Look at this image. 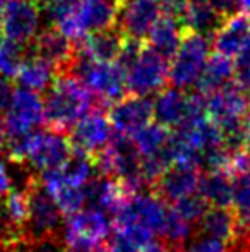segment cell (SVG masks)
<instances>
[{"instance_id":"ba28073f","label":"cell","mask_w":250,"mask_h":252,"mask_svg":"<svg viewBox=\"0 0 250 252\" xmlns=\"http://www.w3.org/2000/svg\"><path fill=\"white\" fill-rule=\"evenodd\" d=\"M93 161L100 175L122 180L136 192L144 190L147 186L140 170L139 153L129 136L115 132L110 143L93 156Z\"/></svg>"},{"instance_id":"cb8c5ba5","label":"cell","mask_w":250,"mask_h":252,"mask_svg":"<svg viewBox=\"0 0 250 252\" xmlns=\"http://www.w3.org/2000/svg\"><path fill=\"white\" fill-rule=\"evenodd\" d=\"M55 77H57V70L47 60L31 53V55L24 57L14 79H17L21 88L36 91V93H43V91H47L50 88Z\"/></svg>"},{"instance_id":"603a6c76","label":"cell","mask_w":250,"mask_h":252,"mask_svg":"<svg viewBox=\"0 0 250 252\" xmlns=\"http://www.w3.org/2000/svg\"><path fill=\"white\" fill-rule=\"evenodd\" d=\"M224 17L216 10L211 0H187L184 12L180 14V21L185 31L200 33L211 36Z\"/></svg>"},{"instance_id":"e575fe53","label":"cell","mask_w":250,"mask_h":252,"mask_svg":"<svg viewBox=\"0 0 250 252\" xmlns=\"http://www.w3.org/2000/svg\"><path fill=\"white\" fill-rule=\"evenodd\" d=\"M240 148L250 156V115L245 119L244 130H242V139H240Z\"/></svg>"},{"instance_id":"f1b7e54d","label":"cell","mask_w":250,"mask_h":252,"mask_svg":"<svg viewBox=\"0 0 250 252\" xmlns=\"http://www.w3.org/2000/svg\"><path fill=\"white\" fill-rule=\"evenodd\" d=\"M175 211L180 216H184L185 220H189L190 223L197 225V221L200 220V216L204 215V211L207 209V202L204 201V197L199 192L190 194V196L184 197V199H178L177 202L170 204Z\"/></svg>"},{"instance_id":"d4e9b609","label":"cell","mask_w":250,"mask_h":252,"mask_svg":"<svg viewBox=\"0 0 250 252\" xmlns=\"http://www.w3.org/2000/svg\"><path fill=\"white\" fill-rule=\"evenodd\" d=\"M233 79H235V60L226 55H221V53L214 52L207 59L195 88L199 93L207 94L220 90L221 86H224V84H228Z\"/></svg>"},{"instance_id":"277c9868","label":"cell","mask_w":250,"mask_h":252,"mask_svg":"<svg viewBox=\"0 0 250 252\" xmlns=\"http://www.w3.org/2000/svg\"><path fill=\"white\" fill-rule=\"evenodd\" d=\"M118 62L125 70L127 91L132 94L149 96L168 83V60L139 40L127 38Z\"/></svg>"},{"instance_id":"f546056e","label":"cell","mask_w":250,"mask_h":252,"mask_svg":"<svg viewBox=\"0 0 250 252\" xmlns=\"http://www.w3.org/2000/svg\"><path fill=\"white\" fill-rule=\"evenodd\" d=\"M178 252H233L228 244L221 240L211 239L206 235H199L195 239H190L178 249Z\"/></svg>"},{"instance_id":"4316f807","label":"cell","mask_w":250,"mask_h":252,"mask_svg":"<svg viewBox=\"0 0 250 252\" xmlns=\"http://www.w3.org/2000/svg\"><path fill=\"white\" fill-rule=\"evenodd\" d=\"M230 208L242 228H250V168L233 177Z\"/></svg>"},{"instance_id":"d590c367","label":"cell","mask_w":250,"mask_h":252,"mask_svg":"<svg viewBox=\"0 0 250 252\" xmlns=\"http://www.w3.org/2000/svg\"><path fill=\"white\" fill-rule=\"evenodd\" d=\"M7 141V130H5V122H3V115L0 113V150L5 146Z\"/></svg>"},{"instance_id":"f35d334b","label":"cell","mask_w":250,"mask_h":252,"mask_svg":"<svg viewBox=\"0 0 250 252\" xmlns=\"http://www.w3.org/2000/svg\"><path fill=\"white\" fill-rule=\"evenodd\" d=\"M245 252H250V228L247 230V235H245Z\"/></svg>"},{"instance_id":"60d3db41","label":"cell","mask_w":250,"mask_h":252,"mask_svg":"<svg viewBox=\"0 0 250 252\" xmlns=\"http://www.w3.org/2000/svg\"><path fill=\"white\" fill-rule=\"evenodd\" d=\"M122 2H124V0H122Z\"/></svg>"},{"instance_id":"7c38bea8","label":"cell","mask_w":250,"mask_h":252,"mask_svg":"<svg viewBox=\"0 0 250 252\" xmlns=\"http://www.w3.org/2000/svg\"><path fill=\"white\" fill-rule=\"evenodd\" d=\"M3 122L7 139L24 137L34 132L45 122V108L40 93L26 88L14 90L9 105L3 110Z\"/></svg>"},{"instance_id":"4fadbf2b","label":"cell","mask_w":250,"mask_h":252,"mask_svg":"<svg viewBox=\"0 0 250 252\" xmlns=\"http://www.w3.org/2000/svg\"><path fill=\"white\" fill-rule=\"evenodd\" d=\"M70 143L76 151L94 156L107 146L113 137V127L105 113L103 106L91 108L79 119V122L70 129Z\"/></svg>"},{"instance_id":"ab89813d","label":"cell","mask_w":250,"mask_h":252,"mask_svg":"<svg viewBox=\"0 0 250 252\" xmlns=\"http://www.w3.org/2000/svg\"><path fill=\"white\" fill-rule=\"evenodd\" d=\"M249 108H250V90H249Z\"/></svg>"},{"instance_id":"ac0fdd59","label":"cell","mask_w":250,"mask_h":252,"mask_svg":"<svg viewBox=\"0 0 250 252\" xmlns=\"http://www.w3.org/2000/svg\"><path fill=\"white\" fill-rule=\"evenodd\" d=\"M125 41V34L118 30V26L91 31L79 41H76V55L93 62H111L118 60Z\"/></svg>"},{"instance_id":"74e56055","label":"cell","mask_w":250,"mask_h":252,"mask_svg":"<svg viewBox=\"0 0 250 252\" xmlns=\"http://www.w3.org/2000/svg\"><path fill=\"white\" fill-rule=\"evenodd\" d=\"M86 252H113V249H111V246L110 244H100V246H96V247H93V249H89V251H86Z\"/></svg>"},{"instance_id":"8d00e7d4","label":"cell","mask_w":250,"mask_h":252,"mask_svg":"<svg viewBox=\"0 0 250 252\" xmlns=\"http://www.w3.org/2000/svg\"><path fill=\"white\" fill-rule=\"evenodd\" d=\"M238 12L250 17V0H238Z\"/></svg>"},{"instance_id":"d6a6232c","label":"cell","mask_w":250,"mask_h":252,"mask_svg":"<svg viewBox=\"0 0 250 252\" xmlns=\"http://www.w3.org/2000/svg\"><path fill=\"white\" fill-rule=\"evenodd\" d=\"M12 189V177H10L9 166L0 158V199Z\"/></svg>"},{"instance_id":"2e32d148","label":"cell","mask_w":250,"mask_h":252,"mask_svg":"<svg viewBox=\"0 0 250 252\" xmlns=\"http://www.w3.org/2000/svg\"><path fill=\"white\" fill-rule=\"evenodd\" d=\"M161 14L158 0H124L117 26L125 38L142 41Z\"/></svg>"},{"instance_id":"3957f363","label":"cell","mask_w":250,"mask_h":252,"mask_svg":"<svg viewBox=\"0 0 250 252\" xmlns=\"http://www.w3.org/2000/svg\"><path fill=\"white\" fill-rule=\"evenodd\" d=\"M43 100L45 122L50 129L69 132L79 119L93 108V96L70 72L57 74Z\"/></svg>"},{"instance_id":"4dcf8cb0","label":"cell","mask_w":250,"mask_h":252,"mask_svg":"<svg viewBox=\"0 0 250 252\" xmlns=\"http://www.w3.org/2000/svg\"><path fill=\"white\" fill-rule=\"evenodd\" d=\"M12 94H14V86L10 83V79L0 76V113H3V110L7 108Z\"/></svg>"},{"instance_id":"83f0119b","label":"cell","mask_w":250,"mask_h":252,"mask_svg":"<svg viewBox=\"0 0 250 252\" xmlns=\"http://www.w3.org/2000/svg\"><path fill=\"white\" fill-rule=\"evenodd\" d=\"M24 57V47L16 41L5 40L0 45V76L7 79H14L23 63Z\"/></svg>"},{"instance_id":"7402d4cb","label":"cell","mask_w":250,"mask_h":252,"mask_svg":"<svg viewBox=\"0 0 250 252\" xmlns=\"http://www.w3.org/2000/svg\"><path fill=\"white\" fill-rule=\"evenodd\" d=\"M185 28L182 24V21L177 16L171 14H161L158 17V21L153 24L151 31L147 33V47L151 50H154L158 55H161L163 59L170 60V57L173 55L175 50L180 45L182 38H184Z\"/></svg>"},{"instance_id":"9c48e42d","label":"cell","mask_w":250,"mask_h":252,"mask_svg":"<svg viewBox=\"0 0 250 252\" xmlns=\"http://www.w3.org/2000/svg\"><path fill=\"white\" fill-rule=\"evenodd\" d=\"M211 55V38L185 31L180 45L168 60V81L171 86L189 90L195 88L207 59Z\"/></svg>"},{"instance_id":"484cf974","label":"cell","mask_w":250,"mask_h":252,"mask_svg":"<svg viewBox=\"0 0 250 252\" xmlns=\"http://www.w3.org/2000/svg\"><path fill=\"white\" fill-rule=\"evenodd\" d=\"M231 190H233V179L221 170H207L200 177L199 194L204 197L207 206L230 208Z\"/></svg>"},{"instance_id":"52a82bcc","label":"cell","mask_w":250,"mask_h":252,"mask_svg":"<svg viewBox=\"0 0 250 252\" xmlns=\"http://www.w3.org/2000/svg\"><path fill=\"white\" fill-rule=\"evenodd\" d=\"M69 72L86 86L91 96L96 98L98 106H110L127 93L125 70L118 60L93 62L74 55Z\"/></svg>"},{"instance_id":"6da1fadb","label":"cell","mask_w":250,"mask_h":252,"mask_svg":"<svg viewBox=\"0 0 250 252\" xmlns=\"http://www.w3.org/2000/svg\"><path fill=\"white\" fill-rule=\"evenodd\" d=\"M94 177H96V166L93 156L74 150L65 165L43 172L38 180L62 215H70L87 204L89 184L93 182Z\"/></svg>"},{"instance_id":"7a4b0ae2","label":"cell","mask_w":250,"mask_h":252,"mask_svg":"<svg viewBox=\"0 0 250 252\" xmlns=\"http://www.w3.org/2000/svg\"><path fill=\"white\" fill-rule=\"evenodd\" d=\"M7 156L12 163L29 165L34 172H48L60 168L74 153L70 137L60 130H34L24 137L7 139Z\"/></svg>"},{"instance_id":"8992f818","label":"cell","mask_w":250,"mask_h":252,"mask_svg":"<svg viewBox=\"0 0 250 252\" xmlns=\"http://www.w3.org/2000/svg\"><path fill=\"white\" fill-rule=\"evenodd\" d=\"M111 235V216L93 204L65 215L62 247L65 252H86L105 244Z\"/></svg>"},{"instance_id":"9a60e30c","label":"cell","mask_w":250,"mask_h":252,"mask_svg":"<svg viewBox=\"0 0 250 252\" xmlns=\"http://www.w3.org/2000/svg\"><path fill=\"white\" fill-rule=\"evenodd\" d=\"M108 119L117 134L132 137L146 124L153 122V101L147 96L130 94L110 105Z\"/></svg>"},{"instance_id":"5bb4252c","label":"cell","mask_w":250,"mask_h":252,"mask_svg":"<svg viewBox=\"0 0 250 252\" xmlns=\"http://www.w3.org/2000/svg\"><path fill=\"white\" fill-rule=\"evenodd\" d=\"M29 218H28V239L40 240L55 237L62 223V213L57 208L47 190L41 187L40 180L29 182Z\"/></svg>"},{"instance_id":"5b68a950","label":"cell","mask_w":250,"mask_h":252,"mask_svg":"<svg viewBox=\"0 0 250 252\" xmlns=\"http://www.w3.org/2000/svg\"><path fill=\"white\" fill-rule=\"evenodd\" d=\"M204 100L206 115L221 129L228 146L240 148L242 130L250 110L247 90L233 79L220 90L204 94Z\"/></svg>"},{"instance_id":"8fae6325","label":"cell","mask_w":250,"mask_h":252,"mask_svg":"<svg viewBox=\"0 0 250 252\" xmlns=\"http://www.w3.org/2000/svg\"><path fill=\"white\" fill-rule=\"evenodd\" d=\"M41 7L38 0H3L0 7V30L5 40L31 45L41 30Z\"/></svg>"},{"instance_id":"ffe728a7","label":"cell","mask_w":250,"mask_h":252,"mask_svg":"<svg viewBox=\"0 0 250 252\" xmlns=\"http://www.w3.org/2000/svg\"><path fill=\"white\" fill-rule=\"evenodd\" d=\"M250 36V17L242 12L224 17L218 30L211 34V47L216 53L235 59Z\"/></svg>"},{"instance_id":"836d02e7","label":"cell","mask_w":250,"mask_h":252,"mask_svg":"<svg viewBox=\"0 0 250 252\" xmlns=\"http://www.w3.org/2000/svg\"><path fill=\"white\" fill-rule=\"evenodd\" d=\"M211 3L216 7V10L223 17L238 12V0H211Z\"/></svg>"},{"instance_id":"44dd1931","label":"cell","mask_w":250,"mask_h":252,"mask_svg":"<svg viewBox=\"0 0 250 252\" xmlns=\"http://www.w3.org/2000/svg\"><path fill=\"white\" fill-rule=\"evenodd\" d=\"M197 228L200 235L221 240L228 246H233L244 235L245 230H249L242 228L231 208H221V206H207L204 215L197 221Z\"/></svg>"},{"instance_id":"d6986e66","label":"cell","mask_w":250,"mask_h":252,"mask_svg":"<svg viewBox=\"0 0 250 252\" xmlns=\"http://www.w3.org/2000/svg\"><path fill=\"white\" fill-rule=\"evenodd\" d=\"M31 45H33L34 55L47 60L57 70V74L69 72L76 55V47H74V41H70L57 28L50 26L43 31L40 30Z\"/></svg>"},{"instance_id":"1f68e13d","label":"cell","mask_w":250,"mask_h":252,"mask_svg":"<svg viewBox=\"0 0 250 252\" xmlns=\"http://www.w3.org/2000/svg\"><path fill=\"white\" fill-rule=\"evenodd\" d=\"M158 3H160L161 10H163L165 14H171V16L180 17V14L184 12V9H185L187 0H158Z\"/></svg>"},{"instance_id":"30bf717a","label":"cell","mask_w":250,"mask_h":252,"mask_svg":"<svg viewBox=\"0 0 250 252\" xmlns=\"http://www.w3.org/2000/svg\"><path fill=\"white\" fill-rule=\"evenodd\" d=\"M202 115H206V100L199 91L187 93V90L173 86L170 90L158 91L156 100L153 101V119L170 130L178 129Z\"/></svg>"},{"instance_id":"e0dca14e","label":"cell","mask_w":250,"mask_h":252,"mask_svg":"<svg viewBox=\"0 0 250 252\" xmlns=\"http://www.w3.org/2000/svg\"><path fill=\"white\" fill-rule=\"evenodd\" d=\"M200 177H202L200 168L195 166L170 165L154 180L151 187L161 199L167 201L168 204H173L178 199L199 192Z\"/></svg>"}]
</instances>
